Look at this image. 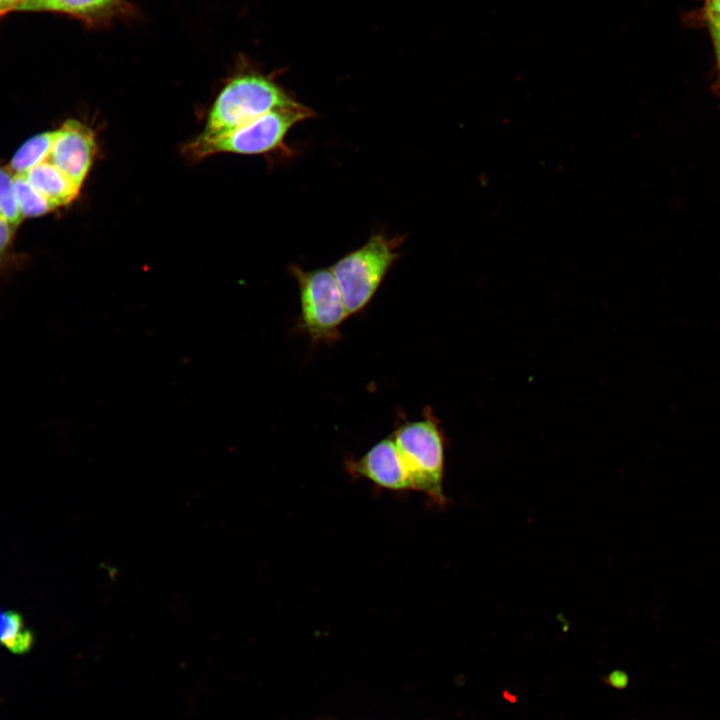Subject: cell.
<instances>
[{"mask_svg": "<svg viewBox=\"0 0 720 720\" xmlns=\"http://www.w3.org/2000/svg\"><path fill=\"white\" fill-rule=\"evenodd\" d=\"M401 236L373 234L360 248L343 256L330 268L339 286L348 315L363 310L370 302L393 263Z\"/></svg>", "mask_w": 720, "mask_h": 720, "instance_id": "4", "label": "cell"}, {"mask_svg": "<svg viewBox=\"0 0 720 720\" xmlns=\"http://www.w3.org/2000/svg\"><path fill=\"white\" fill-rule=\"evenodd\" d=\"M299 104L270 76L247 69L234 75L222 88L201 135H221L272 110Z\"/></svg>", "mask_w": 720, "mask_h": 720, "instance_id": "1", "label": "cell"}, {"mask_svg": "<svg viewBox=\"0 0 720 720\" xmlns=\"http://www.w3.org/2000/svg\"><path fill=\"white\" fill-rule=\"evenodd\" d=\"M290 272L299 289L301 328L313 343L335 341L349 315L331 268L305 271L293 265Z\"/></svg>", "mask_w": 720, "mask_h": 720, "instance_id": "5", "label": "cell"}, {"mask_svg": "<svg viewBox=\"0 0 720 720\" xmlns=\"http://www.w3.org/2000/svg\"><path fill=\"white\" fill-rule=\"evenodd\" d=\"M33 634L24 618L14 610L0 609V645L14 654H25L33 645Z\"/></svg>", "mask_w": 720, "mask_h": 720, "instance_id": "11", "label": "cell"}, {"mask_svg": "<svg viewBox=\"0 0 720 720\" xmlns=\"http://www.w3.org/2000/svg\"><path fill=\"white\" fill-rule=\"evenodd\" d=\"M22 175L54 208L72 203L80 193L81 188L47 160Z\"/></svg>", "mask_w": 720, "mask_h": 720, "instance_id": "9", "label": "cell"}, {"mask_svg": "<svg viewBox=\"0 0 720 720\" xmlns=\"http://www.w3.org/2000/svg\"><path fill=\"white\" fill-rule=\"evenodd\" d=\"M348 471L391 491L413 490L395 442L390 435L373 445L363 456L347 463Z\"/></svg>", "mask_w": 720, "mask_h": 720, "instance_id": "7", "label": "cell"}, {"mask_svg": "<svg viewBox=\"0 0 720 720\" xmlns=\"http://www.w3.org/2000/svg\"><path fill=\"white\" fill-rule=\"evenodd\" d=\"M14 189L22 219L43 216L55 209L22 174H14Z\"/></svg>", "mask_w": 720, "mask_h": 720, "instance_id": "12", "label": "cell"}, {"mask_svg": "<svg viewBox=\"0 0 720 720\" xmlns=\"http://www.w3.org/2000/svg\"><path fill=\"white\" fill-rule=\"evenodd\" d=\"M705 20L711 34L720 76V0H704Z\"/></svg>", "mask_w": 720, "mask_h": 720, "instance_id": "14", "label": "cell"}, {"mask_svg": "<svg viewBox=\"0 0 720 720\" xmlns=\"http://www.w3.org/2000/svg\"><path fill=\"white\" fill-rule=\"evenodd\" d=\"M54 136L55 130H51L30 137L12 156L9 169L14 174H24L47 160Z\"/></svg>", "mask_w": 720, "mask_h": 720, "instance_id": "10", "label": "cell"}, {"mask_svg": "<svg viewBox=\"0 0 720 720\" xmlns=\"http://www.w3.org/2000/svg\"><path fill=\"white\" fill-rule=\"evenodd\" d=\"M16 11H51L102 24L126 10L124 0H22Z\"/></svg>", "mask_w": 720, "mask_h": 720, "instance_id": "8", "label": "cell"}, {"mask_svg": "<svg viewBox=\"0 0 720 720\" xmlns=\"http://www.w3.org/2000/svg\"><path fill=\"white\" fill-rule=\"evenodd\" d=\"M15 227H13L1 214H0V264L4 261L7 256L8 250L11 246Z\"/></svg>", "mask_w": 720, "mask_h": 720, "instance_id": "15", "label": "cell"}, {"mask_svg": "<svg viewBox=\"0 0 720 720\" xmlns=\"http://www.w3.org/2000/svg\"><path fill=\"white\" fill-rule=\"evenodd\" d=\"M413 490L424 493L442 507L444 494L445 439L431 415L400 425L391 434Z\"/></svg>", "mask_w": 720, "mask_h": 720, "instance_id": "2", "label": "cell"}, {"mask_svg": "<svg viewBox=\"0 0 720 720\" xmlns=\"http://www.w3.org/2000/svg\"><path fill=\"white\" fill-rule=\"evenodd\" d=\"M0 214L13 226L23 220L17 205L14 189V173L9 167L0 166Z\"/></svg>", "mask_w": 720, "mask_h": 720, "instance_id": "13", "label": "cell"}, {"mask_svg": "<svg viewBox=\"0 0 720 720\" xmlns=\"http://www.w3.org/2000/svg\"><path fill=\"white\" fill-rule=\"evenodd\" d=\"M96 147L93 130L69 119L55 130L47 161L81 188L93 164Z\"/></svg>", "mask_w": 720, "mask_h": 720, "instance_id": "6", "label": "cell"}, {"mask_svg": "<svg viewBox=\"0 0 720 720\" xmlns=\"http://www.w3.org/2000/svg\"><path fill=\"white\" fill-rule=\"evenodd\" d=\"M21 1L22 0H0V17L5 15L7 12L15 10Z\"/></svg>", "mask_w": 720, "mask_h": 720, "instance_id": "16", "label": "cell"}, {"mask_svg": "<svg viewBox=\"0 0 720 720\" xmlns=\"http://www.w3.org/2000/svg\"><path fill=\"white\" fill-rule=\"evenodd\" d=\"M313 116L314 112L303 104L275 109L227 133L200 134L185 151L193 159L218 153L256 155L272 152L284 145L285 136L295 124Z\"/></svg>", "mask_w": 720, "mask_h": 720, "instance_id": "3", "label": "cell"}]
</instances>
